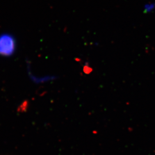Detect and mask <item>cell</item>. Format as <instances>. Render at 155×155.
<instances>
[{
    "mask_svg": "<svg viewBox=\"0 0 155 155\" xmlns=\"http://www.w3.org/2000/svg\"><path fill=\"white\" fill-rule=\"evenodd\" d=\"M17 43L15 36L9 33L0 35V56L2 57H11L17 50Z\"/></svg>",
    "mask_w": 155,
    "mask_h": 155,
    "instance_id": "6da1fadb",
    "label": "cell"
},
{
    "mask_svg": "<svg viewBox=\"0 0 155 155\" xmlns=\"http://www.w3.org/2000/svg\"><path fill=\"white\" fill-rule=\"evenodd\" d=\"M28 72H29V77L31 78V80L34 83H37V84H41V83H48L50 82H52L56 80L58 78V77L55 75H46L41 77L36 76L32 73L31 69L29 68Z\"/></svg>",
    "mask_w": 155,
    "mask_h": 155,
    "instance_id": "7a4b0ae2",
    "label": "cell"
},
{
    "mask_svg": "<svg viewBox=\"0 0 155 155\" xmlns=\"http://www.w3.org/2000/svg\"><path fill=\"white\" fill-rule=\"evenodd\" d=\"M144 12L145 13H150L153 11L155 9V4L149 3L145 4L144 6Z\"/></svg>",
    "mask_w": 155,
    "mask_h": 155,
    "instance_id": "3957f363",
    "label": "cell"
},
{
    "mask_svg": "<svg viewBox=\"0 0 155 155\" xmlns=\"http://www.w3.org/2000/svg\"><path fill=\"white\" fill-rule=\"evenodd\" d=\"M83 72L86 74H89L93 71V68L90 66V64L89 62L86 61L84 63V64L83 66Z\"/></svg>",
    "mask_w": 155,
    "mask_h": 155,
    "instance_id": "277c9868",
    "label": "cell"
}]
</instances>
